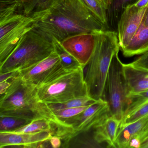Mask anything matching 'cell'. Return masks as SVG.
Here are the masks:
<instances>
[{
  "label": "cell",
  "mask_w": 148,
  "mask_h": 148,
  "mask_svg": "<svg viewBox=\"0 0 148 148\" xmlns=\"http://www.w3.org/2000/svg\"><path fill=\"white\" fill-rule=\"evenodd\" d=\"M42 13L33 29L52 41L107 30L81 0H54Z\"/></svg>",
  "instance_id": "6da1fadb"
},
{
  "label": "cell",
  "mask_w": 148,
  "mask_h": 148,
  "mask_svg": "<svg viewBox=\"0 0 148 148\" xmlns=\"http://www.w3.org/2000/svg\"><path fill=\"white\" fill-rule=\"evenodd\" d=\"M88 8L94 17L104 27L110 30L107 20L106 10L98 0H81Z\"/></svg>",
  "instance_id": "7402d4cb"
},
{
  "label": "cell",
  "mask_w": 148,
  "mask_h": 148,
  "mask_svg": "<svg viewBox=\"0 0 148 148\" xmlns=\"http://www.w3.org/2000/svg\"><path fill=\"white\" fill-rule=\"evenodd\" d=\"M121 122L110 115L106 116L93 127L95 141L99 144H105L107 147L116 148L115 142Z\"/></svg>",
  "instance_id": "5bb4252c"
},
{
  "label": "cell",
  "mask_w": 148,
  "mask_h": 148,
  "mask_svg": "<svg viewBox=\"0 0 148 148\" xmlns=\"http://www.w3.org/2000/svg\"><path fill=\"white\" fill-rule=\"evenodd\" d=\"M39 99L47 104L61 103L71 99L89 96L85 81L84 67L64 70L37 86Z\"/></svg>",
  "instance_id": "277c9868"
},
{
  "label": "cell",
  "mask_w": 148,
  "mask_h": 148,
  "mask_svg": "<svg viewBox=\"0 0 148 148\" xmlns=\"http://www.w3.org/2000/svg\"><path fill=\"white\" fill-rule=\"evenodd\" d=\"M110 115L108 103L100 99L90 105L73 121V132L64 141V147H66L69 141L78 135L88 132L103 119Z\"/></svg>",
  "instance_id": "ba28073f"
},
{
  "label": "cell",
  "mask_w": 148,
  "mask_h": 148,
  "mask_svg": "<svg viewBox=\"0 0 148 148\" xmlns=\"http://www.w3.org/2000/svg\"><path fill=\"white\" fill-rule=\"evenodd\" d=\"M54 0H1L15 13L32 16L47 10Z\"/></svg>",
  "instance_id": "2e32d148"
},
{
  "label": "cell",
  "mask_w": 148,
  "mask_h": 148,
  "mask_svg": "<svg viewBox=\"0 0 148 148\" xmlns=\"http://www.w3.org/2000/svg\"><path fill=\"white\" fill-rule=\"evenodd\" d=\"M32 120L10 115H0V132H11L30 123Z\"/></svg>",
  "instance_id": "ffe728a7"
},
{
  "label": "cell",
  "mask_w": 148,
  "mask_h": 148,
  "mask_svg": "<svg viewBox=\"0 0 148 148\" xmlns=\"http://www.w3.org/2000/svg\"><path fill=\"white\" fill-rule=\"evenodd\" d=\"M61 140L62 139L60 137L53 136L50 138L49 142L52 147L53 148H58L61 147L62 145Z\"/></svg>",
  "instance_id": "83f0119b"
},
{
  "label": "cell",
  "mask_w": 148,
  "mask_h": 148,
  "mask_svg": "<svg viewBox=\"0 0 148 148\" xmlns=\"http://www.w3.org/2000/svg\"><path fill=\"white\" fill-rule=\"evenodd\" d=\"M96 35V46L87 65L85 81L89 96L97 100L104 99L110 65L114 54L119 51L120 47L117 33L115 31L102 30Z\"/></svg>",
  "instance_id": "3957f363"
},
{
  "label": "cell",
  "mask_w": 148,
  "mask_h": 148,
  "mask_svg": "<svg viewBox=\"0 0 148 148\" xmlns=\"http://www.w3.org/2000/svg\"><path fill=\"white\" fill-rule=\"evenodd\" d=\"M96 101V100L92 98L90 96H86L73 99L61 103L52 104L48 106L53 111L61 109L86 106L92 104Z\"/></svg>",
  "instance_id": "d4e9b609"
},
{
  "label": "cell",
  "mask_w": 148,
  "mask_h": 148,
  "mask_svg": "<svg viewBox=\"0 0 148 148\" xmlns=\"http://www.w3.org/2000/svg\"><path fill=\"white\" fill-rule=\"evenodd\" d=\"M106 10L109 9L114 0H98Z\"/></svg>",
  "instance_id": "f1b7e54d"
},
{
  "label": "cell",
  "mask_w": 148,
  "mask_h": 148,
  "mask_svg": "<svg viewBox=\"0 0 148 148\" xmlns=\"http://www.w3.org/2000/svg\"><path fill=\"white\" fill-rule=\"evenodd\" d=\"M19 71L8 72L0 73V83L11 79L18 75Z\"/></svg>",
  "instance_id": "4316f807"
},
{
  "label": "cell",
  "mask_w": 148,
  "mask_h": 148,
  "mask_svg": "<svg viewBox=\"0 0 148 148\" xmlns=\"http://www.w3.org/2000/svg\"><path fill=\"white\" fill-rule=\"evenodd\" d=\"M138 0H114L107 10L108 25L110 28L117 29L118 23L123 12L128 6L134 4Z\"/></svg>",
  "instance_id": "d6986e66"
},
{
  "label": "cell",
  "mask_w": 148,
  "mask_h": 148,
  "mask_svg": "<svg viewBox=\"0 0 148 148\" xmlns=\"http://www.w3.org/2000/svg\"><path fill=\"white\" fill-rule=\"evenodd\" d=\"M0 115H10L33 120L47 119L58 129L57 136L62 140L73 132V128L55 116L48 105L41 102L37 86L26 82L18 75L10 79V85L0 97Z\"/></svg>",
  "instance_id": "7a4b0ae2"
},
{
  "label": "cell",
  "mask_w": 148,
  "mask_h": 148,
  "mask_svg": "<svg viewBox=\"0 0 148 148\" xmlns=\"http://www.w3.org/2000/svg\"><path fill=\"white\" fill-rule=\"evenodd\" d=\"M63 69L59 56L54 51L34 65L19 71L18 75L27 83L38 86Z\"/></svg>",
  "instance_id": "30bf717a"
},
{
  "label": "cell",
  "mask_w": 148,
  "mask_h": 148,
  "mask_svg": "<svg viewBox=\"0 0 148 148\" xmlns=\"http://www.w3.org/2000/svg\"><path fill=\"white\" fill-rule=\"evenodd\" d=\"M119 52L114 54L110 65L103 99L108 103L111 116L121 121L127 107L128 92Z\"/></svg>",
  "instance_id": "52a82bcc"
},
{
  "label": "cell",
  "mask_w": 148,
  "mask_h": 148,
  "mask_svg": "<svg viewBox=\"0 0 148 148\" xmlns=\"http://www.w3.org/2000/svg\"><path fill=\"white\" fill-rule=\"evenodd\" d=\"M143 148H148V143Z\"/></svg>",
  "instance_id": "d6a6232c"
},
{
  "label": "cell",
  "mask_w": 148,
  "mask_h": 148,
  "mask_svg": "<svg viewBox=\"0 0 148 148\" xmlns=\"http://www.w3.org/2000/svg\"><path fill=\"white\" fill-rule=\"evenodd\" d=\"M121 51L125 57L141 55L148 51V26L140 24L129 45Z\"/></svg>",
  "instance_id": "e0dca14e"
},
{
  "label": "cell",
  "mask_w": 148,
  "mask_h": 148,
  "mask_svg": "<svg viewBox=\"0 0 148 148\" xmlns=\"http://www.w3.org/2000/svg\"><path fill=\"white\" fill-rule=\"evenodd\" d=\"M148 8V5L138 8L132 4L123 12L117 27L120 51L127 46L136 34Z\"/></svg>",
  "instance_id": "9c48e42d"
},
{
  "label": "cell",
  "mask_w": 148,
  "mask_h": 148,
  "mask_svg": "<svg viewBox=\"0 0 148 148\" xmlns=\"http://www.w3.org/2000/svg\"><path fill=\"white\" fill-rule=\"evenodd\" d=\"M141 24H143L145 27L148 26V8Z\"/></svg>",
  "instance_id": "4dcf8cb0"
},
{
  "label": "cell",
  "mask_w": 148,
  "mask_h": 148,
  "mask_svg": "<svg viewBox=\"0 0 148 148\" xmlns=\"http://www.w3.org/2000/svg\"><path fill=\"white\" fill-rule=\"evenodd\" d=\"M123 67L128 94L148 90V68L132 63H123Z\"/></svg>",
  "instance_id": "9a60e30c"
},
{
  "label": "cell",
  "mask_w": 148,
  "mask_h": 148,
  "mask_svg": "<svg viewBox=\"0 0 148 148\" xmlns=\"http://www.w3.org/2000/svg\"><path fill=\"white\" fill-rule=\"evenodd\" d=\"M52 136L53 134L47 132L35 133L0 132V148H42Z\"/></svg>",
  "instance_id": "7c38bea8"
},
{
  "label": "cell",
  "mask_w": 148,
  "mask_h": 148,
  "mask_svg": "<svg viewBox=\"0 0 148 148\" xmlns=\"http://www.w3.org/2000/svg\"><path fill=\"white\" fill-rule=\"evenodd\" d=\"M41 13L27 16L14 13L0 17V64L12 52L23 36L34 28Z\"/></svg>",
  "instance_id": "8992f818"
},
{
  "label": "cell",
  "mask_w": 148,
  "mask_h": 148,
  "mask_svg": "<svg viewBox=\"0 0 148 148\" xmlns=\"http://www.w3.org/2000/svg\"><path fill=\"white\" fill-rule=\"evenodd\" d=\"M54 51L53 41L33 28L23 36L12 52L0 64V73L31 67Z\"/></svg>",
  "instance_id": "5b68a950"
},
{
  "label": "cell",
  "mask_w": 148,
  "mask_h": 148,
  "mask_svg": "<svg viewBox=\"0 0 148 148\" xmlns=\"http://www.w3.org/2000/svg\"><path fill=\"white\" fill-rule=\"evenodd\" d=\"M96 34H79L60 41L64 49L83 67L87 66L95 50Z\"/></svg>",
  "instance_id": "8fae6325"
},
{
  "label": "cell",
  "mask_w": 148,
  "mask_h": 148,
  "mask_svg": "<svg viewBox=\"0 0 148 148\" xmlns=\"http://www.w3.org/2000/svg\"><path fill=\"white\" fill-rule=\"evenodd\" d=\"M148 143V136L147 137L145 138L143 141L142 142V144H141V146L140 148H143L146 145H147Z\"/></svg>",
  "instance_id": "1f68e13d"
},
{
  "label": "cell",
  "mask_w": 148,
  "mask_h": 148,
  "mask_svg": "<svg viewBox=\"0 0 148 148\" xmlns=\"http://www.w3.org/2000/svg\"><path fill=\"white\" fill-rule=\"evenodd\" d=\"M148 129V114L137 121L119 128L116 148H140L138 139Z\"/></svg>",
  "instance_id": "4fadbf2b"
},
{
  "label": "cell",
  "mask_w": 148,
  "mask_h": 148,
  "mask_svg": "<svg viewBox=\"0 0 148 148\" xmlns=\"http://www.w3.org/2000/svg\"><path fill=\"white\" fill-rule=\"evenodd\" d=\"M147 102H148V90L128 94L127 107L124 116L131 113L140 106Z\"/></svg>",
  "instance_id": "cb8c5ba5"
},
{
  "label": "cell",
  "mask_w": 148,
  "mask_h": 148,
  "mask_svg": "<svg viewBox=\"0 0 148 148\" xmlns=\"http://www.w3.org/2000/svg\"><path fill=\"white\" fill-rule=\"evenodd\" d=\"M133 4L137 7H143L148 5V0H138Z\"/></svg>",
  "instance_id": "f546056e"
},
{
  "label": "cell",
  "mask_w": 148,
  "mask_h": 148,
  "mask_svg": "<svg viewBox=\"0 0 148 148\" xmlns=\"http://www.w3.org/2000/svg\"><path fill=\"white\" fill-rule=\"evenodd\" d=\"M47 132H51L54 136L58 135V129L52 122L45 118L34 119L30 123L11 132L18 133H35Z\"/></svg>",
  "instance_id": "ac0fdd59"
},
{
  "label": "cell",
  "mask_w": 148,
  "mask_h": 148,
  "mask_svg": "<svg viewBox=\"0 0 148 148\" xmlns=\"http://www.w3.org/2000/svg\"><path fill=\"white\" fill-rule=\"evenodd\" d=\"M147 114H148V102L140 106L131 113L124 116L121 121L119 128L130 124Z\"/></svg>",
  "instance_id": "484cf974"
},
{
  "label": "cell",
  "mask_w": 148,
  "mask_h": 148,
  "mask_svg": "<svg viewBox=\"0 0 148 148\" xmlns=\"http://www.w3.org/2000/svg\"><path fill=\"white\" fill-rule=\"evenodd\" d=\"M89 106L56 110L53 112L58 119L73 128L71 124L73 121Z\"/></svg>",
  "instance_id": "603a6c76"
},
{
  "label": "cell",
  "mask_w": 148,
  "mask_h": 148,
  "mask_svg": "<svg viewBox=\"0 0 148 148\" xmlns=\"http://www.w3.org/2000/svg\"><path fill=\"white\" fill-rule=\"evenodd\" d=\"M53 42L55 51L59 56L61 66L64 69L67 71H72L83 67L70 53L64 49L60 41L54 40Z\"/></svg>",
  "instance_id": "44dd1931"
}]
</instances>
